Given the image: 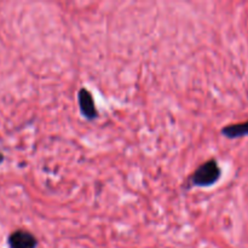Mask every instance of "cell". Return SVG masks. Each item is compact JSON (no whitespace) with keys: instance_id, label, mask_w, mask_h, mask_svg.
<instances>
[{"instance_id":"cell-2","label":"cell","mask_w":248,"mask_h":248,"mask_svg":"<svg viewBox=\"0 0 248 248\" xmlns=\"http://www.w3.org/2000/svg\"><path fill=\"white\" fill-rule=\"evenodd\" d=\"M7 245L10 248H35L38 246V240L29 232L16 230L9 235Z\"/></svg>"},{"instance_id":"cell-3","label":"cell","mask_w":248,"mask_h":248,"mask_svg":"<svg viewBox=\"0 0 248 248\" xmlns=\"http://www.w3.org/2000/svg\"><path fill=\"white\" fill-rule=\"evenodd\" d=\"M79 97V106H80V111L84 115L85 119L87 120H94L98 115L97 113V109L94 107L93 98H92V94L89 90L81 89L78 93Z\"/></svg>"},{"instance_id":"cell-4","label":"cell","mask_w":248,"mask_h":248,"mask_svg":"<svg viewBox=\"0 0 248 248\" xmlns=\"http://www.w3.org/2000/svg\"><path fill=\"white\" fill-rule=\"evenodd\" d=\"M222 133L228 138H239L246 136L248 135V121L244 124H237V125L227 126L223 128Z\"/></svg>"},{"instance_id":"cell-1","label":"cell","mask_w":248,"mask_h":248,"mask_svg":"<svg viewBox=\"0 0 248 248\" xmlns=\"http://www.w3.org/2000/svg\"><path fill=\"white\" fill-rule=\"evenodd\" d=\"M220 169L218 166L216 160H208L203 162L201 166L196 169V171L191 174L190 179L188 182V188H194V186H211L220 178Z\"/></svg>"},{"instance_id":"cell-5","label":"cell","mask_w":248,"mask_h":248,"mask_svg":"<svg viewBox=\"0 0 248 248\" xmlns=\"http://www.w3.org/2000/svg\"><path fill=\"white\" fill-rule=\"evenodd\" d=\"M4 160H5L4 155H2V154H1V153H0V164H1V162H2V161H4Z\"/></svg>"}]
</instances>
